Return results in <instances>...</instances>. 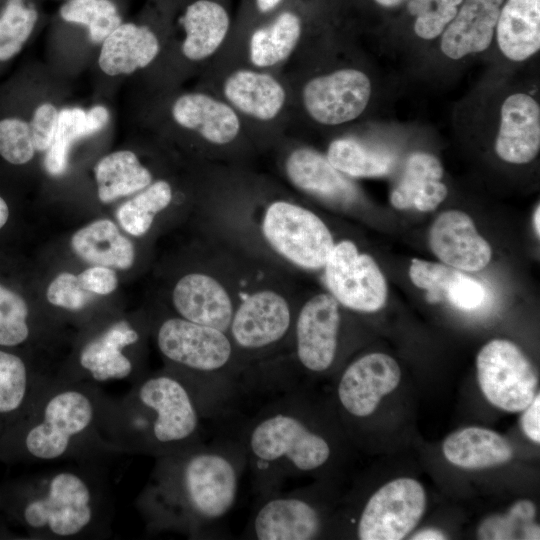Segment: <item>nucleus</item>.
<instances>
[{
    "label": "nucleus",
    "mask_w": 540,
    "mask_h": 540,
    "mask_svg": "<svg viewBox=\"0 0 540 540\" xmlns=\"http://www.w3.org/2000/svg\"><path fill=\"white\" fill-rule=\"evenodd\" d=\"M246 466L240 442L231 439L156 457L136 506L151 531L205 536L233 508Z\"/></svg>",
    "instance_id": "nucleus-1"
},
{
    "label": "nucleus",
    "mask_w": 540,
    "mask_h": 540,
    "mask_svg": "<svg viewBox=\"0 0 540 540\" xmlns=\"http://www.w3.org/2000/svg\"><path fill=\"white\" fill-rule=\"evenodd\" d=\"M0 505L35 539H92L110 534L114 500L102 461L29 477L0 493Z\"/></svg>",
    "instance_id": "nucleus-2"
},
{
    "label": "nucleus",
    "mask_w": 540,
    "mask_h": 540,
    "mask_svg": "<svg viewBox=\"0 0 540 540\" xmlns=\"http://www.w3.org/2000/svg\"><path fill=\"white\" fill-rule=\"evenodd\" d=\"M106 399L98 384L55 376L32 409L0 436V457L77 462L118 454L102 432Z\"/></svg>",
    "instance_id": "nucleus-3"
},
{
    "label": "nucleus",
    "mask_w": 540,
    "mask_h": 540,
    "mask_svg": "<svg viewBox=\"0 0 540 540\" xmlns=\"http://www.w3.org/2000/svg\"><path fill=\"white\" fill-rule=\"evenodd\" d=\"M202 417L190 387L166 369L143 375L121 398L107 396L102 432L118 454L156 458L201 442Z\"/></svg>",
    "instance_id": "nucleus-4"
},
{
    "label": "nucleus",
    "mask_w": 540,
    "mask_h": 540,
    "mask_svg": "<svg viewBox=\"0 0 540 540\" xmlns=\"http://www.w3.org/2000/svg\"><path fill=\"white\" fill-rule=\"evenodd\" d=\"M263 406L245 425L240 442L261 497L288 478L319 471L332 456L328 439L307 419L296 386Z\"/></svg>",
    "instance_id": "nucleus-5"
},
{
    "label": "nucleus",
    "mask_w": 540,
    "mask_h": 540,
    "mask_svg": "<svg viewBox=\"0 0 540 540\" xmlns=\"http://www.w3.org/2000/svg\"><path fill=\"white\" fill-rule=\"evenodd\" d=\"M156 344L169 370L190 387L204 416L227 401L247 371L226 332L179 316L161 322Z\"/></svg>",
    "instance_id": "nucleus-6"
},
{
    "label": "nucleus",
    "mask_w": 540,
    "mask_h": 540,
    "mask_svg": "<svg viewBox=\"0 0 540 540\" xmlns=\"http://www.w3.org/2000/svg\"><path fill=\"white\" fill-rule=\"evenodd\" d=\"M296 307L280 290L261 286L236 301L228 335L246 368L290 342Z\"/></svg>",
    "instance_id": "nucleus-7"
},
{
    "label": "nucleus",
    "mask_w": 540,
    "mask_h": 540,
    "mask_svg": "<svg viewBox=\"0 0 540 540\" xmlns=\"http://www.w3.org/2000/svg\"><path fill=\"white\" fill-rule=\"evenodd\" d=\"M260 227L265 242L276 254L304 270L323 268L335 244L319 216L288 200L269 203Z\"/></svg>",
    "instance_id": "nucleus-8"
},
{
    "label": "nucleus",
    "mask_w": 540,
    "mask_h": 540,
    "mask_svg": "<svg viewBox=\"0 0 540 540\" xmlns=\"http://www.w3.org/2000/svg\"><path fill=\"white\" fill-rule=\"evenodd\" d=\"M479 386L486 399L495 407L519 412L536 396V371L513 342L494 339L486 343L476 359Z\"/></svg>",
    "instance_id": "nucleus-9"
},
{
    "label": "nucleus",
    "mask_w": 540,
    "mask_h": 540,
    "mask_svg": "<svg viewBox=\"0 0 540 540\" xmlns=\"http://www.w3.org/2000/svg\"><path fill=\"white\" fill-rule=\"evenodd\" d=\"M141 340L140 331L119 319L83 342L73 368L59 372L63 381H88L100 385L109 381L128 380L131 384L143 375L128 354Z\"/></svg>",
    "instance_id": "nucleus-10"
},
{
    "label": "nucleus",
    "mask_w": 540,
    "mask_h": 540,
    "mask_svg": "<svg viewBox=\"0 0 540 540\" xmlns=\"http://www.w3.org/2000/svg\"><path fill=\"white\" fill-rule=\"evenodd\" d=\"M323 268L329 293L340 305L363 313L376 312L384 306V275L375 260L360 253L352 241L335 243Z\"/></svg>",
    "instance_id": "nucleus-11"
},
{
    "label": "nucleus",
    "mask_w": 540,
    "mask_h": 540,
    "mask_svg": "<svg viewBox=\"0 0 540 540\" xmlns=\"http://www.w3.org/2000/svg\"><path fill=\"white\" fill-rule=\"evenodd\" d=\"M340 327V304L330 293L306 300L296 311L290 340L294 364L310 374L328 371L336 359Z\"/></svg>",
    "instance_id": "nucleus-12"
},
{
    "label": "nucleus",
    "mask_w": 540,
    "mask_h": 540,
    "mask_svg": "<svg viewBox=\"0 0 540 540\" xmlns=\"http://www.w3.org/2000/svg\"><path fill=\"white\" fill-rule=\"evenodd\" d=\"M426 507L423 486L398 478L379 488L365 504L357 524L361 540H400L419 523Z\"/></svg>",
    "instance_id": "nucleus-13"
},
{
    "label": "nucleus",
    "mask_w": 540,
    "mask_h": 540,
    "mask_svg": "<svg viewBox=\"0 0 540 540\" xmlns=\"http://www.w3.org/2000/svg\"><path fill=\"white\" fill-rule=\"evenodd\" d=\"M371 90L364 72L343 68L311 78L302 89V103L314 121L335 126L358 118L369 103Z\"/></svg>",
    "instance_id": "nucleus-14"
},
{
    "label": "nucleus",
    "mask_w": 540,
    "mask_h": 540,
    "mask_svg": "<svg viewBox=\"0 0 540 540\" xmlns=\"http://www.w3.org/2000/svg\"><path fill=\"white\" fill-rule=\"evenodd\" d=\"M247 535L257 540H311L322 530L320 511L306 494L277 491L261 497Z\"/></svg>",
    "instance_id": "nucleus-15"
},
{
    "label": "nucleus",
    "mask_w": 540,
    "mask_h": 540,
    "mask_svg": "<svg viewBox=\"0 0 540 540\" xmlns=\"http://www.w3.org/2000/svg\"><path fill=\"white\" fill-rule=\"evenodd\" d=\"M401 379L398 363L389 355L374 352L352 361L337 385V399L350 416L372 415L382 398L396 389Z\"/></svg>",
    "instance_id": "nucleus-16"
},
{
    "label": "nucleus",
    "mask_w": 540,
    "mask_h": 540,
    "mask_svg": "<svg viewBox=\"0 0 540 540\" xmlns=\"http://www.w3.org/2000/svg\"><path fill=\"white\" fill-rule=\"evenodd\" d=\"M236 301L222 280L205 272L182 276L172 291V304L179 317L227 334Z\"/></svg>",
    "instance_id": "nucleus-17"
},
{
    "label": "nucleus",
    "mask_w": 540,
    "mask_h": 540,
    "mask_svg": "<svg viewBox=\"0 0 540 540\" xmlns=\"http://www.w3.org/2000/svg\"><path fill=\"white\" fill-rule=\"evenodd\" d=\"M429 244L442 262L460 271L482 270L491 259L489 243L477 232L473 220L458 210L443 212L435 219Z\"/></svg>",
    "instance_id": "nucleus-18"
},
{
    "label": "nucleus",
    "mask_w": 540,
    "mask_h": 540,
    "mask_svg": "<svg viewBox=\"0 0 540 540\" xmlns=\"http://www.w3.org/2000/svg\"><path fill=\"white\" fill-rule=\"evenodd\" d=\"M540 150V107L529 94L509 95L502 103L495 151L503 161L525 164Z\"/></svg>",
    "instance_id": "nucleus-19"
},
{
    "label": "nucleus",
    "mask_w": 540,
    "mask_h": 540,
    "mask_svg": "<svg viewBox=\"0 0 540 540\" xmlns=\"http://www.w3.org/2000/svg\"><path fill=\"white\" fill-rule=\"evenodd\" d=\"M284 170L296 188L326 202L348 206L358 198L357 189L347 176L314 149H293L285 159Z\"/></svg>",
    "instance_id": "nucleus-20"
},
{
    "label": "nucleus",
    "mask_w": 540,
    "mask_h": 540,
    "mask_svg": "<svg viewBox=\"0 0 540 540\" xmlns=\"http://www.w3.org/2000/svg\"><path fill=\"white\" fill-rule=\"evenodd\" d=\"M55 376L32 371L21 356L0 348V436L32 409Z\"/></svg>",
    "instance_id": "nucleus-21"
},
{
    "label": "nucleus",
    "mask_w": 540,
    "mask_h": 540,
    "mask_svg": "<svg viewBox=\"0 0 540 540\" xmlns=\"http://www.w3.org/2000/svg\"><path fill=\"white\" fill-rule=\"evenodd\" d=\"M504 0H463L441 34L445 56L459 60L485 51L491 44Z\"/></svg>",
    "instance_id": "nucleus-22"
},
{
    "label": "nucleus",
    "mask_w": 540,
    "mask_h": 540,
    "mask_svg": "<svg viewBox=\"0 0 540 540\" xmlns=\"http://www.w3.org/2000/svg\"><path fill=\"white\" fill-rule=\"evenodd\" d=\"M171 112L178 125L197 132L212 145H227L240 133L241 123L236 110L205 93L181 95Z\"/></svg>",
    "instance_id": "nucleus-23"
},
{
    "label": "nucleus",
    "mask_w": 540,
    "mask_h": 540,
    "mask_svg": "<svg viewBox=\"0 0 540 540\" xmlns=\"http://www.w3.org/2000/svg\"><path fill=\"white\" fill-rule=\"evenodd\" d=\"M223 93L235 110L259 121L276 118L286 103V91L275 77L251 69L231 73Z\"/></svg>",
    "instance_id": "nucleus-24"
},
{
    "label": "nucleus",
    "mask_w": 540,
    "mask_h": 540,
    "mask_svg": "<svg viewBox=\"0 0 540 540\" xmlns=\"http://www.w3.org/2000/svg\"><path fill=\"white\" fill-rule=\"evenodd\" d=\"M443 167L432 154L414 152L406 160L403 174L393 188L390 202L397 209L432 211L442 203L447 186L441 182Z\"/></svg>",
    "instance_id": "nucleus-25"
},
{
    "label": "nucleus",
    "mask_w": 540,
    "mask_h": 540,
    "mask_svg": "<svg viewBox=\"0 0 540 540\" xmlns=\"http://www.w3.org/2000/svg\"><path fill=\"white\" fill-rule=\"evenodd\" d=\"M159 50V40L149 27L124 23L102 42L98 63L107 75L130 74L148 66Z\"/></svg>",
    "instance_id": "nucleus-26"
},
{
    "label": "nucleus",
    "mask_w": 540,
    "mask_h": 540,
    "mask_svg": "<svg viewBox=\"0 0 540 540\" xmlns=\"http://www.w3.org/2000/svg\"><path fill=\"white\" fill-rule=\"evenodd\" d=\"M496 38L509 60H527L540 49V0H507L496 24Z\"/></svg>",
    "instance_id": "nucleus-27"
},
{
    "label": "nucleus",
    "mask_w": 540,
    "mask_h": 540,
    "mask_svg": "<svg viewBox=\"0 0 540 540\" xmlns=\"http://www.w3.org/2000/svg\"><path fill=\"white\" fill-rule=\"evenodd\" d=\"M445 458L455 466L482 469L503 465L514 455L509 441L482 427H466L451 433L443 442Z\"/></svg>",
    "instance_id": "nucleus-28"
},
{
    "label": "nucleus",
    "mask_w": 540,
    "mask_h": 540,
    "mask_svg": "<svg viewBox=\"0 0 540 540\" xmlns=\"http://www.w3.org/2000/svg\"><path fill=\"white\" fill-rule=\"evenodd\" d=\"M180 23L185 31L182 52L192 61L213 55L224 42L230 19L225 8L211 0H197L190 4Z\"/></svg>",
    "instance_id": "nucleus-29"
},
{
    "label": "nucleus",
    "mask_w": 540,
    "mask_h": 540,
    "mask_svg": "<svg viewBox=\"0 0 540 540\" xmlns=\"http://www.w3.org/2000/svg\"><path fill=\"white\" fill-rule=\"evenodd\" d=\"M71 247L88 263L121 270L129 269L135 257L132 242L108 219L96 220L75 232Z\"/></svg>",
    "instance_id": "nucleus-30"
},
{
    "label": "nucleus",
    "mask_w": 540,
    "mask_h": 540,
    "mask_svg": "<svg viewBox=\"0 0 540 540\" xmlns=\"http://www.w3.org/2000/svg\"><path fill=\"white\" fill-rule=\"evenodd\" d=\"M108 120V110L100 105L88 111L79 107L60 110L56 135L44 159L46 171L52 176L63 174L68 166L72 144L78 139L99 132Z\"/></svg>",
    "instance_id": "nucleus-31"
},
{
    "label": "nucleus",
    "mask_w": 540,
    "mask_h": 540,
    "mask_svg": "<svg viewBox=\"0 0 540 540\" xmlns=\"http://www.w3.org/2000/svg\"><path fill=\"white\" fill-rule=\"evenodd\" d=\"M94 171L98 197L103 203L143 190L152 183L151 172L129 150L106 155L97 163Z\"/></svg>",
    "instance_id": "nucleus-32"
},
{
    "label": "nucleus",
    "mask_w": 540,
    "mask_h": 540,
    "mask_svg": "<svg viewBox=\"0 0 540 540\" xmlns=\"http://www.w3.org/2000/svg\"><path fill=\"white\" fill-rule=\"evenodd\" d=\"M301 31V20L291 11L280 13L271 24L256 29L249 41L252 64L267 68L286 60L294 51Z\"/></svg>",
    "instance_id": "nucleus-33"
},
{
    "label": "nucleus",
    "mask_w": 540,
    "mask_h": 540,
    "mask_svg": "<svg viewBox=\"0 0 540 540\" xmlns=\"http://www.w3.org/2000/svg\"><path fill=\"white\" fill-rule=\"evenodd\" d=\"M326 157L341 173L356 178L386 175L395 162L391 154L373 150L353 138L333 140Z\"/></svg>",
    "instance_id": "nucleus-34"
},
{
    "label": "nucleus",
    "mask_w": 540,
    "mask_h": 540,
    "mask_svg": "<svg viewBox=\"0 0 540 540\" xmlns=\"http://www.w3.org/2000/svg\"><path fill=\"white\" fill-rule=\"evenodd\" d=\"M172 198L171 185L165 180H157L123 203L116 211L117 220L127 233L142 236L151 228L156 214L167 208Z\"/></svg>",
    "instance_id": "nucleus-35"
},
{
    "label": "nucleus",
    "mask_w": 540,
    "mask_h": 540,
    "mask_svg": "<svg viewBox=\"0 0 540 540\" xmlns=\"http://www.w3.org/2000/svg\"><path fill=\"white\" fill-rule=\"evenodd\" d=\"M536 507L527 499L515 502L505 514L486 518L478 528L480 539H539Z\"/></svg>",
    "instance_id": "nucleus-36"
},
{
    "label": "nucleus",
    "mask_w": 540,
    "mask_h": 540,
    "mask_svg": "<svg viewBox=\"0 0 540 540\" xmlns=\"http://www.w3.org/2000/svg\"><path fill=\"white\" fill-rule=\"evenodd\" d=\"M61 17L85 25L95 43L105 40L120 24L121 17L110 0H69L60 9Z\"/></svg>",
    "instance_id": "nucleus-37"
},
{
    "label": "nucleus",
    "mask_w": 540,
    "mask_h": 540,
    "mask_svg": "<svg viewBox=\"0 0 540 540\" xmlns=\"http://www.w3.org/2000/svg\"><path fill=\"white\" fill-rule=\"evenodd\" d=\"M37 12L24 0H8L0 15V61L17 55L31 35Z\"/></svg>",
    "instance_id": "nucleus-38"
},
{
    "label": "nucleus",
    "mask_w": 540,
    "mask_h": 540,
    "mask_svg": "<svg viewBox=\"0 0 540 540\" xmlns=\"http://www.w3.org/2000/svg\"><path fill=\"white\" fill-rule=\"evenodd\" d=\"M28 318L26 301L0 284V347H16L29 339Z\"/></svg>",
    "instance_id": "nucleus-39"
},
{
    "label": "nucleus",
    "mask_w": 540,
    "mask_h": 540,
    "mask_svg": "<svg viewBox=\"0 0 540 540\" xmlns=\"http://www.w3.org/2000/svg\"><path fill=\"white\" fill-rule=\"evenodd\" d=\"M463 0H411L409 12L415 16L414 32L425 40L440 36L455 17Z\"/></svg>",
    "instance_id": "nucleus-40"
},
{
    "label": "nucleus",
    "mask_w": 540,
    "mask_h": 540,
    "mask_svg": "<svg viewBox=\"0 0 540 540\" xmlns=\"http://www.w3.org/2000/svg\"><path fill=\"white\" fill-rule=\"evenodd\" d=\"M35 153L29 123L8 117L0 120V155L9 163L22 165Z\"/></svg>",
    "instance_id": "nucleus-41"
},
{
    "label": "nucleus",
    "mask_w": 540,
    "mask_h": 540,
    "mask_svg": "<svg viewBox=\"0 0 540 540\" xmlns=\"http://www.w3.org/2000/svg\"><path fill=\"white\" fill-rule=\"evenodd\" d=\"M460 273L448 265L413 259L409 268L411 281L419 288L427 290L431 302L445 299L448 290Z\"/></svg>",
    "instance_id": "nucleus-42"
},
{
    "label": "nucleus",
    "mask_w": 540,
    "mask_h": 540,
    "mask_svg": "<svg viewBox=\"0 0 540 540\" xmlns=\"http://www.w3.org/2000/svg\"><path fill=\"white\" fill-rule=\"evenodd\" d=\"M46 298L53 306L76 312L83 310L92 296L81 287L76 275L62 272L48 286Z\"/></svg>",
    "instance_id": "nucleus-43"
},
{
    "label": "nucleus",
    "mask_w": 540,
    "mask_h": 540,
    "mask_svg": "<svg viewBox=\"0 0 540 540\" xmlns=\"http://www.w3.org/2000/svg\"><path fill=\"white\" fill-rule=\"evenodd\" d=\"M59 121V111L51 103L39 105L29 123L35 150L47 151L56 135Z\"/></svg>",
    "instance_id": "nucleus-44"
},
{
    "label": "nucleus",
    "mask_w": 540,
    "mask_h": 540,
    "mask_svg": "<svg viewBox=\"0 0 540 540\" xmlns=\"http://www.w3.org/2000/svg\"><path fill=\"white\" fill-rule=\"evenodd\" d=\"M485 295V289L479 281L460 271L445 299L458 309L472 310L483 303Z\"/></svg>",
    "instance_id": "nucleus-45"
},
{
    "label": "nucleus",
    "mask_w": 540,
    "mask_h": 540,
    "mask_svg": "<svg viewBox=\"0 0 540 540\" xmlns=\"http://www.w3.org/2000/svg\"><path fill=\"white\" fill-rule=\"evenodd\" d=\"M81 287L91 294L108 295L117 287V275L110 267L95 265L79 275Z\"/></svg>",
    "instance_id": "nucleus-46"
},
{
    "label": "nucleus",
    "mask_w": 540,
    "mask_h": 540,
    "mask_svg": "<svg viewBox=\"0 0 540 540\" xmlns=\"http://www.w3.org/2000/svg\"><path fill=\"white\" fill-rule=\"evenodd\" d=\"M521 427L525 435L533 442H540V394L537 393L532 402L522 410Z\"/></svg>",
    "instance_id": "nucleus-47"
},
{
    "label": "nucleus",
    "mask_w": 540,
    "mask_h": 540,
    "mask_svg": "<svg viewBox=\"0 0 540 540\" xmlns=\"http://www.w3.org/2000/svg\"><path fill=\"white\" fill-rule=\"evenodd\" d=\"M411 539L416 540H439L446 539L445 535L438 529L427 528L415 533Z\"/></svg>",
    "instance_id": "nucleus-48"
},
{
    "label": "nucleus",
    "mask_w": 540,
    "mask_h": 540,
    "mask_svg": "<svg viewBox=\"0 0 540 540\" xmlns=\"http://www.w3.org/2000/svg\"><path fill=\"white\" fill-rule=\"evenodd\" d=\"M255 2L261 13H267L275 9L282 0H255Z\"/></svg>",
    "instance_id": "nucleus-49"
},
{
    "label": "nucleus",
    "mask_w": 540,
    "mask_h": 540,
    "mask_svg": "<svg viewBox=\"0 0 540 540\" xmlns=\"http://www.w3.org/2000/svg\"><path fill=\"white\" fill-rule=\"evenodd\" d=\"M9 217V208L4 201V199L0 196V229L5 225Z\"/></svg>",
    "instance_id": "nucleus-50"
},
{
    "label": "nucleus",
    "mask_w": 540,
    "mask_h": 540,
    "mask_svg": "<svg viewBox=\"0 0 540 540\" xmlns=\"http://www.w3.org/2000/svg\"><path fill=\"white\" fill-rule=\"evenodd\" d=\"M376 3L383 7H395L402 3L404 0H374Z\"/></svg>",
    "instance_id": "nucleus-51"
},
{
    "label": "nucleus",
    "mask_w": 540,
    "mask_h": 540,
    "mask_svg": "<svg viewBox=\"0 0 540 540\" xmlns=\"http://www.w3.org/2000/svg\"><path fill=\"white\" fill-rule=\"evenodd\" d=\"M539 218H540V207L538 205L536 210H535L534 219H533L534 229H535V232H536L537 236H539V234H540Z\"/></svg>",
    "instance_id": "nucleus-52"
}]
</instances>
